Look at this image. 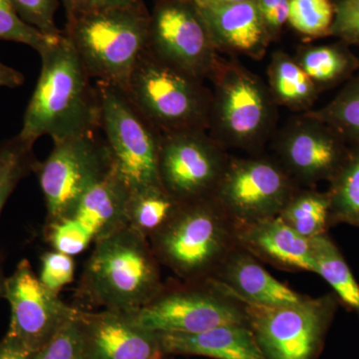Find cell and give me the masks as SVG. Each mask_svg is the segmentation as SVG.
Here are the masks:
<instances>
[{
  "label": "cell",
  "mask_w": 359,
  "mask_h": 359,
  "mask_svg": "<svg viewBox=\"0 0 359 359\" xmlns=\"http://www.w3.org/2000/svg\"><path fill=\"white\" fill-rule=\"evenodd\" d=\"M75 4H76V8L73 13L135 6L143 4V1L142 0H75Z\"/></svg>",
  "instance_id": "obj_37"
},
{
  "label": "cell",
  "mask_w": 359,
  "mask_h": 359,
  "mask_svg": "<svg viewBox=\"0 0 359 359\" xmlns=\"http://www.w3.org/2000/svg\"><path fill=\"white\" fill-rule=\"evenodd\" d=\"M311 240L313 273L320 276L334 289L340 304L359 318V283L339 247L327 233Z\"/></svg>",
  "instance_id": "obj_24"
},
{
  "label": "cell",
  "mask_w": 359,
  "mask_h": 359,
  "mask_svg": "<svg viewBox=\"0 0 359 359\" xmlns=\"http://www.w3.org/2000/svg\"><path fill=\"white\" fill-rule=\"evenodd\" d=\"M150 14L143 4L67 16L63 34L89 76L126 91L141 54L147 48Z\"/></svg>",
  "instance_id": "obj_3"
},
{
  "label": "cell",
  "mask_w": 359,
  "mask_h": 359,
  "mask_svg": "<svg viewBox=\"0 0 359 359\" xmlns=\"http://www.w3.org/2000/svg\"><path fill=\"white\" fill-rule=\"evenodd\" d=\"M100 128L112 160L113 172L130 194L162 186L158 171L159 132L135 107L124 90L96 82Z\"/></svg>",
  "instance_id": "obj_9"
},
{
  "label": "cell",
  "mask_w": 359,
  "mask_h": 359,
  "mask_svg": "<svg viewBox=\"0 0 359 359\" xmlns=\"http://www.w3.org/2000/svg\"><path fill=\"white\" fill-rule=\"evenodd\" d=\"M306 113L334 129L348 145L359 146V75L351 78L327 105Z\"/></svg>",
  "instance_id": "obj_28"
},
{
  "label": "cell",
  "mask_w": 359,
  "mask_h": 359,
  "mask_svg": "<svg viewBox=\"0 0 359 359\" xmlns=\"http://www.w3.org/2000/svg\"><path fill=\"white\" fill-rule=\"evenodd\" d=\"M193 1L218 52L264 57L273 39L256 1Z\"/></svg>",
  "instance_id": "obj_18"
},
{
  "label": "cell",
  "mask_w": 359,
  "mask_h": 359,
  "mask_svg": "<svg viewBox=\"0 0 359 359\" xmlns=\"http://www.w3.org/2000/svg\"><path fill=\"white\" fill-rule=\"evenodd\" d=\"M212 1H219V2H249V1H256L257 0H212Z\"/></svg>",
  "instance_id": "obj_42"
},
{
  "label": "cell",
  "mask_w": 359,
  "mask_h": 359,
  "mask_svg": "<svg viewBox=\"0 0 359 359\" xmlns=\"http://www.w3.org/2000/svg\"><path fill=\"white\" fill-rule=\"evenodd\" d=\"M147 50L202 80L211 78L221 59L193 0H158L149 20Z\"/></svg>",
  "instance_id": "obj_13"
},
{
  "label": "cell",
  "mask_w": 359,
  "mask_h": 359,
  "mask_svg": "<svg viewBox=\"0 0 359 359\" xmlns=\"http://www.w3.org/2000/svg\"><path fill=\"white\" fill-rule=\"evenodd\" d=\"M41 71L20 135L34 144L42 136L54 143L94 133L100 127L98 89L65 34L39 53Z\"/></svg>",
  "instance_id": "obj_1"
},
{
  "label": "cell",
  "mask_w": 359,
  "mask_h": 359,
  "mask_svg": "<svg viewBox=\"0 0 359 359\" xmlns=\"http://www.w3.org/2000/svg\"><path fill=\"white\" fill-rule=\"evenodd\" d=\"M328 183L330 226H359V146H351L346 160Z\"/></svg>",
  "instance_id": "obj_27"
},
{
  "label": "cell",
  "mask_w": 359,
  "mask_h": 359,
  "mask_svg": "<svg viewBox=\"0 0 359 359\" xmlns=\"http://www.w3.org/2000/svg\"><path fill=\"white\" fill-rule=\"evenodd\" d=\"M334 18V4L330 0H290L287 22L304 36H330Z\"/></svg>",
  "instance_id": "obj_30"
},
{
  "label": "cell",
  "mask_w": 359,
  "mask_h": 359,
  "mask_svg": "<svg viewBox=\"0 0 359 359\" xmlns=\"http://www.w3.org/2000/svg\"><path fill=\"white\" fill-rule=\"evenodd\" d=\"M238 247L259 262L289 271L313 273V245L280 217L236 224Z\"/></svg>",
  "instance_id": "obj_19"
},
{
  "label": "cell",
  "mask_w": 359,
  "mask_h": 359,
  "mask_svg": "<svg viewBox=\"0 0 359 359\" xmlns=\"http://www.w3.org/2000/svg\"><path fill=\"white\" fill-rule=\"evenodd\" d=\"M292 230L306 238L327 233L330 228V199L327 192L299 187L278 215Z\"/></svg>",
  "instance_id": "obj_26"
},
{
  "label": "cell",
  "mask_w": 359,
  "mask_h": 359,
  "mask_svg": "<svg viewBox=\"0 0 359 359\" xmlns=\"http://www.w3.org/2000/svg\"><path fill=\"white\" fill-rule=\"evenodd\" d=\"M80 311L44 346L32 354V359H87L80 327Z\"/></svg>",
  "instance_id": "obj_32"
},
{
  "label": "cell",
  "mask_w": 359,
  "mask_h": 359,
  "mask_svg": "<svg viewBox=\"0 0 359 359\" xmlns=\"http://www.w3.org/2000/svg\"><path fill=\"white\" fill-rule=\"evenodd\" d=\"M113 171L105 140L95 132L70 137L54 143L53 150L33 173L39 178L46 204L44 229L65 219L91 189Z\"/></svg>",
  "instance_id": "obj_10"
},
{
  "label": "cell",
  "mask_w": 359,
  "mask_h": 359,
  "mask_svg": "<svg viewBox=\"0 0 359 359\" xmlns=\"http://www.w3.org/2000/svg\"><path fill=\"white\" fill-rule=\"evenodd\" d=\"M347 46L341 41L306 46L294 58L318 89L330 88L348 81L359 68V59Z\"/></svg>",
  "instance_id": "obj_23"
},
{
  "label": "cell",
  "mask_w": 359,
  "mask_h": 359,
  "mask_svg": "<svg viewBox=\"0 0 359 359\" xmlns=\"http://www.w3.org/2000/svg\"><path fill=\"white\" fill-rule=\"evenodd\" d=\"M74 275V259L70 255L57 250H49L42 255L39 278L40 282L54 294H59L63 287L72 283Z\"/></svg>",
  "instance_id": "obj_33"
},
{
  "label": "cell",
  "mask_w": 359,
  "mask_h": 359,
  "mask_svg": "<svg viewBox=\"0 0 359 359\" xmlns=\"http://www.w3.org/2000/svg\"><path fill=\"white\" fill-rule=\"evenodd\" d=\"M163 285L150 243L125 226L94 244L77 297L96 308L129 313L147 304Z\"/></svg>",
  "instance_id": "obj_2"
},
{
  "label": "cell",
  "mask_w": 359,
  "mask_h": 359,
  "mask_svg": "<svg viewBox=\"0 0 359 359\" xmlns=\"http://www.w3.org/2000/svg\"><path fill=\"white\" fill-rule=\"evenodd\" d=\"M25 77L20 71L4 65L0 60V87L18 88L25 83Z\"/></svg>",
  "instance_id": "obj_39"
},
{
  "label": "cell",
  "mask_w": 359,
  "mask_h": 359,
  "mask_svg": "<svg viewBox=\"0 0 359 359\" xmlns=\"http://www.w3.org/2000/svg\"><path fill=\"white\" fill-rule=\"evenodd\" d=\"M231 157L205 130L159 135L161 185L175 200L190 203L212 198Z\"/></svg>",
  "instance_id": "obj_11"
},
{
  "label": "cell",
  "mask_w": 359,
  "mask_h": 359,
  "mask_svg": "<svg viewBox=\"0 0 359 359\" xmlns=\"http://www.w3.org/2000/svg\"><path fill=\"white\" fill-rule=\"evenodd\" d=\"M149 243L161 266L184 282L212 280L238 247L235 222L212 197L182 203Z\"/></svg>",
  "instance_id": "obj_4"
},
{
  "label": "cell",
  "mask_w": 359,
  "mask_h": 359,
  "mask_svg": "<svg viewBox=\"0 0 359 359\" xmlns=\"http://www.w3.org/2000/svg\"><path fill=\"white\" fill-rule=\"evenodd\" d=\"M123 314L158 334H197L219 325H248L244 304L212 280L164 283L147 304Z\"/></svg>",
  "instance_id": "obj_8"
},
{
  "label": "cell",
  "mask_w": 359,
  "mask_h": 359,
  "mask_svg": "<svg viewBox=\"0 0 359 359\" xmlns=\"http://www.w3.org/2000/svg\"><path fill=\"white\" fill-rule=\"evenodd\" d=\"M273 147L295 185L308 188L334 178L351 149L334 129L306 112L276 132Z\"/></svg>",
  "instance_id": "obj_14"
},
{
  "label": "cell",
  "mask_w": 359,
  "mask_h": 359,
  "mask_svg": "<svg viewBox=\"0 0 359 359\" xmlns=\"http://www.w3.org/2000/svg\"><path fill=\"white\" fill-rule=\"evenodd\" d=\"M158 334V332H157ZM166 355L263 359L249 325H224L197 334H158Z\"/></svg>",
  "instance_id": "obj_21"
},
{
  "label": "cell",
  "mask_w": 359,
  "mask_h": 359,
  "mask_svg": "<svg viewBox=\"0 0 359 359\" xmlns=\"http://www.w3.org/2000/svg\"><path fill=\"white\" fill-rule=\"evenodd\" d=\"M2 297L11 304L7 334L32 353L44 346L79 311L47 289L25 259L13 275L4 278Z\"/></svg>",
  "instance_id": "obj_15"
},
{
  "label": "cell",
  "mask_w": 359,
  "mask_h": 359,
  "mask_svg": "<svg viewBox=\"0 0 359 359\" xmlns=\"http://www.w3.org/2000/svg\"><path fill=\"white\" fill-rule=\"evenodd\" d=\"M130 191L111 172L79 201L72 212L59 223L44 229L53 250L74 257L90 245L127 226Z\"/></svg>",
  "instance_id": "obj_16"
},
{
  "label": "cell",
  "mask_w": 359,
  "mask_h": 359,
  "mask_svg": "<svg viewBox=\"0 0 359 359\" xmlns=\"http://www.w3.org/2000/svg\"><path fill=\"white\" fill-rule=\"evenodd\" d=\"M330 36L347 45H359V0H337Z\"/></svg>",
  "instance_id": "obj_35"
},
{
  "label": "cell",
  "mask_w": 359,
  "mask_h": 359,
  "mask_svg": "<svg viewBox=\"0 0 359 359\" xmlns=\"http://www.w3.org/2000/svg\"><path fill=\"white\" fill-rule=\"evenodd\" d=\"M125 92L159 133L209 129L212 90L204 80L168 65L147 48Z\"/></svg>",
  "instance_id": "obj_6"
},
{
  "label": "cell",
  "mask_w": 359,
  "mask_h": 359,
  "mask_svg": "<svg viewBox=\"0 0 359 359\" xmlns=\"http://www.w3.org/2000/svg\"><path fill=\"white\" fill-rule=\"evenodd\" d=\"M212 82L209 129L224 149L261 155L276 133V107L268 84L237 61L219 59Z\"/></svg>",
  "instance_id": "obj_5"
},
{
  "label": "cell",
  "mask_w": 359,
  "mask_h": 359,
  "mask_svg": "<svg viewBox=\"0 0 359 359\" xmlns=\"http://www.w3.org/2000/svg\"><path fill=\"white\" fill-rule=\"evenodd\" d=\"M181 204L162 186L130 194L127 226L149 241L171 221Z\"/></svg>",
  "instance_id": "obj_25"
},
{
  "label": "cell",
  "mask_w": 359,
  "mask_h": 359,
  "mask_svg": "<svg viewBox=\"0 0 359 359\" xmlns=\"http://www.w3.org/2000/svg\"><path fill=\"white\" fill-rule=\"evenodd\" d=\"M59 36H48L39 32L21 18L11 0H0V40L28 45L40 53Z\"/></svg>",
  "instance_id": "obj_31"
},
{
  "label": "cell",
  "mask_w": 359,
  "mask_h": 359,
  "mask_svg": "<svg viewBox=\"0 0 359 359\" xmlns=\"http://www.w3.org/2000/svg\"><path fill=\"white\" fill-rule=\"evenodd\" d=\"M33 145L20 134L0 144V212L21 180L34 171Z\"/></svg>",
  "instance_id": "obj_29"
},
{
  "label": "cell",
  "mask_w": 359,
  "mask_h": 359,
  "mask_svg": "<svg viewBox=\"0 0 359 359\" xmlns=\"http://www.w3.org/2000/svg\"><path fill=\"white\" fill-rule=\"evenodd\" d=\"M62 1L63 6H65L66 9V14L67 15H70L75 11V8H76V4H75V0H61Z\"/></svg>",
  "instance_id": "obj_40"
},
{
  "label": "cell",
  "mask_w": 359,
  "mask_h": 359,
  "mask_svg": "<svg viewBox=\"0 0 359 359\" xmlns=\"http://www.w3.org/2000/svg\"><path fill=\"white\" fill-rule=\"evenodd\" d=\"M16 11L28 25L48 35L56 37L63 32L56 25L55 14L58 0H11Z\"/></svg>",
  "instance_id": "obj_34"
},
{
  "label": "cell",
  "mask_w": 359,
  "mask_h": 359,
  "mask_svg": "<svg viewBox=\"0 0 359 359\" xmlns=\"http://www.w3.org/2000/svg\"><path fill=\"white\" fill-rule=\"evenodd\" d=\"M4 273H2L1 266H0V297L4 294Z\"/></svg>",
  "instance_id": "obj_41"
},
{
  "label": "cell",
  "mask_w": 359,
  "mask_h": 359,
  "mask_svg": "<svg viewBox=\"0 0 359 359\" xmlns=\"http://www.w3.org/2000/svg\"><path fill=\"white\" fill-rule=\"evenodd\" d=\"M290 0H257L271 39H278L287 22Z\"/></svg>",
  "instance_id": "obj_36"
},
{
  "label": "cell",
  "mask_w": 359,
  "mask_h": 359,
  "mask_svg": "<svg viewBox=\"0 0 359 359\" xmlns=\"http://www.w3.org/2000/svg\"><path fill=\"white\" fill-rule=\"evenodd\" d=\"M32 354L7 334L0 341V359H32Z\"/></svg>",
  "instance_id": "obj_38"
},
{
  "label": "cell",
  "mask_w": 359,
  "mask_h": 359,
  "mask_svg": "<svg viewBox=\"0 0 359 359\" xmlns=\"http://www.w3.org/2000/svg\"><path fill=\"white\" fill-rule=\"evenodd\" d=\"M79 320L87 359H167L159 334L123 313L81 309Z\"/></svg>",
  "instance_id": "obj_17"
},
{
  "label": "cell",
  "mask_w": 359,
  "mask_h": 359,
  "mask_svg": "<svg viewBox=\"0 0 359 359\" xmlns=\"http://www.w3.org/2000/svg\"><path fill=\"white\" fill-rule=\"evenodd\" d=\"M268 86L278 106L295 112L311 110L320 92L295 58L282 50L273 52L269 60Z\"/></svg>",
  "instance_id": "obj_22"
},
{
  "label": "cell",
  "mask_w": 359,
  "mask_h": 359,
  "mask_svg": "<svg viewBox=\"0 0 359 359\" xmlns=\"http://www.w3.org/2000/svg\"><path fill=\"white\" fill-rule=\"evenodd\" d=\"M244 304L263 359H320L340 304L334 292L289 306Z\"/></svg>",
  "instance_id": "obj_7"
},
{
  "label": "cell",
  "mask_w": 359,
  "mask_h": 359,
  "mask_svg": "<svg viewBox=\"0 0 359 359\" xmlns=\"http://www.w3.org/2000/svg\"><path fill=\"white\" fill-rule=\"evenodd\" d=\"M212 280L238 302L257 306H289L308 297L280 282L259 259L238 245L226 257Z\"/></svg>",
  "instance_id": "obj_20"
},
{
  "label": "cell",
  "mask_w": 359,
  "mask_h": 359,
  "mask_svg": "<svg viewBox=\"0 0 359 359\" xmlns=\"http://www.w3.org/2000/svg\"><path fill=\"white\" fill-rule=\"evenodd\" d=\"M297 188L276 160L231 157L212 198L236 224H250L278 217Z\"/></svg>",
  "instance_id": "obj_12"
}]
</instances>
